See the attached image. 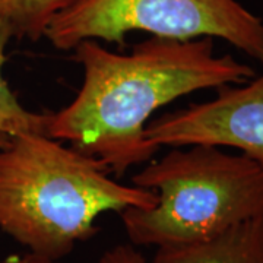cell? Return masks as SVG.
Returning a JSON list of instances; mask_svg holds the SVG:
<instances>
[{
  "label": "cell",
  "mask_w": 263,
  "mask_h": 263,
  "mask_svg": "<svg viewBox=\"0 0 263 263\" xmlns=\"http://www.w3.org/2000/svg\"><path fill=\"white\" fill-rule=\"evenodd\" d=\"M72 59L84 78L76 97L47 113L44 135L73 146L123 176L160 151L145 127L161 107L202 89L245 84L253 67L231 54L216 56L214 38L179 41L152 37L119 54L84 40Z\"/></svg>",
  "instance_id": "obj_1"
},
{
  "label": "cell",
  "mask_w": 263,
  "mask_h": 263,
  "mask_svg": "<svg viewBox=\"0 0 263 263\" xmlns=\"http://www.w3.org/2000/svg\"><path fill=\"white\" fill-rule=\"evenodd\" d=\"M110 174L98 160L47 135H10L0 146V231L28 253L62 262L98 233L104 212L157 203L155 192Z\"/></svg>",
  "instance_id": "obj_2"
},
{
  "label": "cell",
  "mask_w": 263,
  "mask_h": 263,
  "mask_svg": "<svg viewBox=\"0 0 263 263\" xmlns=\"http://www.w3.org/2000/svg\"><path fill=\"white\" fill-rule=\"evenodd\" d=\"M157 193L149 209L120 212L129 243L162 247L197 243L263 215V167L214 145L171 149L132 177Z\"/></svg>",
  "instance_id": "obj_3"
},
{
  "label": "cell",
  "mask_w": 263,
  "mask_h": 263,
  "mask_svg": "<svg viewBox=\"0 0 263 263\" xmlns=\"http://www.w3.org/2000/svg\"><path fill=\"white\" fill-rule=\"evenodd\" d=\"M135 31L179 41L221 38L263 63V21L237 0H81L53 19L44 38L72 51L84 40L123 46Z\"/></svg>",
  "instance_id": "obj_4"
},
{
  "label": "cell",
  "mask_w": 263,
  "mask_h": 263,
  "mask_svg": "<svg viewBox=\"0 0 263 263\" xmlns=\"http://www.w3.org/2000/svg\"><path fill=\"white\" fill-rule=\"evenodd\" d=\"M145 136L160 148H235L263 167V75L221 86L209 101L162 114L146 124Z\"/></svg>",
  "instance_id": "obj_5"
},
{
  "label": "cell",
  "mask_w": 263,
  "mask_h": 263,
  "mask_svg": "<svg viewBox=\"0 0 263 263\" xmlns=\"http://www.w3.org/2000/svg\"><path fill=\"white\" fill-rule=\"evenodd\" d=\"M152 263H263V215L197 243L157 247Z\"/></svg>",
  "instance_id": "obj_6"
},
{
  "label": "cell",
  "mask_w": 263,
  "mask_h": 263,
  "mask_svg": "<svg viewBox=\"0 0 263 263\" xmlns=\"http://www.w3.org/2000/svg\"><path fill=\"white\" fill-rule=\"evenodd\" d=\"M81 0H0V31L37 43L59 13Z\"/></svg>",
  "instance_id": "obj_7"
},
{
  "label": "cell",
  "mask_w": 263,
  "mask_h": 263,
  "mask_svg": "<svg viewBox=\"0 0 263 263\" xmlns=\"http://www.w3.org/2000/svg\"><path fill=\"white\" fill-rule=\"evenodd\" d=\"M10 37L0 31V132L6 135L43 133L46 130L47 113H34L19 103L3 75L6 63V47Z\"/></svg>",
  "instance_id": "obj_8"
},
{
  "label": "cell",
  "mask_w": 263,
  "mask_h": 263,
  "mask_svg": "<svg viewBox=\"0 0 263 263\" xmlns=\"http://www.w3.org/2000/svg\"><path fill=\"white\" fill-rule=\"evenodd\" d=\"M94 263H152L136 246L120 243L107 249Z\"/></svg>",
  "instance_id": "obj_9"
},
{
  "label": "cell",
  "mask_w": 263,
  "mask_h": 263,
  "mask_svg": "<svg viewBox=\"0 0 263 263\" xmlns=\"http://www.w3.org/2000/svg\"><path fill=\"white\" fill-rule=\"evenodd\" d=\"M2 263H62L56 262V260H50V259H46V257H41V256H37V254L27 253L22 254V256H13V257H9L8 260Z\"/></svg>",
  "instance_id": "obj_10"
},
{
  "label": "cell",
  "mask_w": 263,
  "mask_h": 263,
  "mask_svg": "<svg viewBox=\"0 0 263 263\" xmlns=\"http://www.w3.org/2000/svg\"><path fill=\"white\" fill-rule=\"evenodd\" d=\"M9 136H10V135H6V133H2V132H0V146H3V145H5V143L8 142Z\"/></svg>",
  "instance_id": "obj_11"
}]
</instances>
